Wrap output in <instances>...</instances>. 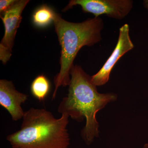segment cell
I'll list each match as a JSON object with an SVG mask.
<instances>
[{
    "mask_svg": "<svg viewBox=\"0 0 148 148\" xmlns=\"http://www.w3.org/2000/svg\"><path fill=\"white\" fill-rule=\"evenodd\" d=\"M69 116L56 119L44 109L31 108L24 113L21 128L6 139L12 148H69Z\"/></svg>",
    "mask_w": 148,
    "mask_h": 148,
    "instance_id": "cell-2",
    "label": "cell"
},
{
    "mask_svg": "<svg viewBox=\"0 0 148 148\" xmlns=\"http://www.w3.org/2000/svg\"><path fill=\"white\" fill-rule=\"evenodd\" d=\"M143 148H148V143L145 144Z\"/></svg>",
    "mask_w": 148,
    "mask_h": 148,
    "instance_id": "cell-13",
    "label": "cell"
},
{
    "mask_svg": "<svg viewBox=\"0 0 148 148\" xmlns=\"http://www.w3.org/2000/svg\"><path fill=\"white\" fill-rule=\"evenodd\" d=\"M50 83L43 75H40L32 82L31 91L32 95L40 102L45 100L50 90Z\"/></svg>",
    "mask_w": 148,
    "mask_h": 148,
    "instance_id": "cell-8",
    "label": "cell"
},
{
    "mask_svg": "<svg viewBox=\"0 0 148 148\" xmlns=\"http://www.w3.org/2000/svg\"><path fill=\"white\" fill-rule=\"evenodd\" d=\"M133 5L132 0H71L63 11L65 12L78 5L85 13L92 14L95 17L106 15L111 18L121 20L129 14Z\"/></svg>",
    "mask_w": 148,
    "mask_h": 148,
    "instance_id": "cell-4",
    "label": "cell"
},
{
    "mask_svg": "<svg viewBox=\"0 0 148 148\" xmlns=\"http://www.w3.org/2000/svg\"><path fill=\"white\" fill-rule=\"evenodd\" d=\"M53 22L61 47V55L60 71L53 80L55 89L52 100L55 99L59 87L69 85L71 70L80 49L85 46H92L101 42L104 27L103 19L100 17L74 23L66 21L56 12Z\"/></svg>",
    "mask_w": 148,
    "mask_h": 148,
    "instance_id": "cell-3",
    "label": "cell"
},
{
    "mask_svg": "<svg viewBox=\"0 0 148 148\" xmlns=\"http://www.w3.org/2000/svg\"><path fill=\"white\" fill-rule=\"evenodd\" d=\"M55 12L50 7L43 5L35 11L32 16L33 22L36 27L44 28L52 22L55 16Z\"/></svg>",
    "mask_w": 148,
    "mask_h": 148,
    "instance_id": "cell-9",
    "label": "cell"
},
{
    "mask_svg": "<svg viewBox=\"0 0 148 148\" xmlns=\"http://www.w3.org/2000/svg\"><path fill=\"white\" fill-rule=\"evenodd\" d=\"M129 32L128 24H125L120 28L118 40L112 53L99 71L91 76V82L96 86L104 85L108 82L111 72L119 60L134 48Z\"/></svg>",
    "mask_w": 148,
    "mask_h": 148,
    "instance_id": "cell-5",
    "label": "cell"
},
{
    "mask_svg": "<svg viewBox=\"0 0 148 148\" xmlns=\"http://www.w3.org/2000/svg\"><path fill=\"white\" fill-rule=\"evenodd\" d=\"M12 51L0 44V60L3 64H5L9 60Z\"/></svg>",
    "mask_w": 148,
    "mask_h": 148,
    "instance_id": "cell-10",
    "label": "cell"
},
{
    "mask_svg": "<svg viewBox=\"0 0 148 148\" xmlns=\"http://www.w3.org/2000/svg\"><path fill=\"white\" fill-rule=\"evenodd\" d=\"M70 75L68 93L62 99L58 112L78 122L85 119V125L81 135L86 145H90L99 136L96 114L107 104L116 101L117 95L113 92L99 93L91 82V77L79 65H74Z\"/></svg>",
    "mask_w": 148,
    "mask_h": 148,
    "instance_id": "cell-1",
    "label": "cell"
},
{
    "mask_svg": "<svg viewBox=\"0 0 148 148\" xmlns=\"http://www.w3.org/2000/svg\"><path fill=\"white\" fill-rule=\"evenodd\" d=\"M15 0H1L0 1V12L4 14L10 9L16 2Z\"/></svg>",
    "mask_w": 148,
    "mask_h": 148,
    "instance_id": "cell-11",
    "label": "cell"
},
{
    "mask_svg": "<svg viewBox=\"0 0 148 148\" xmlns=\"http://www.w3.org/2000/svg\"><path fill=\"white\" fill-rule=\"evenodd\" d=\"M29 1L28 0L16 1L3 16H1L5 27V34L1 44L12 51L17 29L22 19L21 14Z\"/></svg>",
    "mask_w": 148,
    "mask_h": 148,
    "instance_id": "cell-7",
    "label": "cell"
},
{
    "mask_svg": "<svg viewBox=\"0 0 148 148\" xmlns=\"http://www.w3.org/2000/svg\"><path fill=\"white\" fill-rule=\"evenodd\" d=\"M28 95L16 90L11 81L0 80V105L10 114L12 119L17 121L24 116L21 104L28 100Z\"/></svg>",
    "mask_w": 148,
    "mask_h": 148,
    "instance_id": "cell-6",
    "label": "cell"
},
{
    "mask_svg": "<svg viewBox=\"0 0 148 148\" xmlns=\"http://www.w3.org/2000/svg\"><path fill=\"white\" fill-rule=\"evenodd\" d=\"M143 5L145 8L148 10V0L143 1Z\"/></svg>",
    "mask_w": 148,
    "mask_h": 148,
    "instance_id": "cell-12",
    "label": "cell"
}]
</instances>
